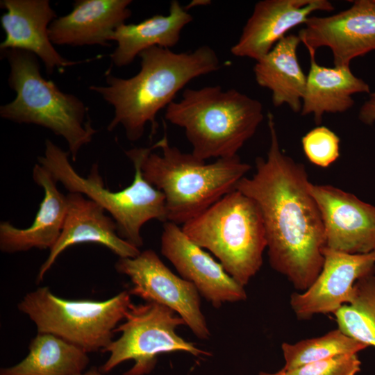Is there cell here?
I'll return each instance as SVG.
<instances>
[{
	"mask_svg": "<svg viewBox=\"0 0 375 375\" xmlns=\"http://www.w3.org/2000/svg\"><path fill=\"white\" fill-rule=\"evenodd\" d=\"M267 125L270 144L267 157L256 158L255 173L242 178L236 190L255 201L261 211L270 266L303 292L323 266L322 219L309 191L306 167L281 150L271 112Z\"/></svg>",
	"mask_w": 375,
	"mask_h": 375,
	"instance_id": "obj_1",
	"label": "cell"
},
{
	"mask_svg": "<svg viewBox=\"0 0 375 375\" xmlns=\"http://www.w3.org/2000/svg\"><path fill=\"white\" fill-rule=\"evenodd\" d=\"M139 57L140 69L135 76L122 78L108 70L106 85L89 87L114 108L108 131L122 125L131 142L143 136L148 122L152 137L157 131L158 112L174 101L176 94L192 79L220 68L217 53L207 45L180 53L155 46L143 51Z\"/></svg>",
	"mask_w": 375,
	"mask_h": 375,
	"instance_id": "obj_2",
	"label": "cell"
},
{
	"mask_svg": "<svg viewBox=\"0 0 375 375\" xmlns=\"http://www.w3.org/2000/svg\"><path fill=\"white\" fill-rule=\"evenodd\" d=\"M251 169L238 156L206 163L169 145L166 132L153 145L143 147L141 162L145 180L165 196L167 222L177 225L235 190Z\"/></svg>",
	"mask_w": 375,
	"mask_h": 375,
	"instance_id": "obj_3",
	"label": "cell"
},
{
	"mask_svg": "<svg viewBox=\"0 0 375 375\" xmlns=\"http://www.w3.org/2000/svg\"><path fill=\"white\" fill-rule=\"evenodd\" d=\"M263 117L259 101L219 85L184 90L182 99L172 101L165 113L167 121L184 129L192 153L203 161L238 156Z\"/></svg>",
	"mask_w": 375,
	"mask_h": 375,
	"instance_id": "obj_4",
	"label": "cell"
},
{
	"mask_svg": "<svg viewBox=\"0 0 375 375\" xmlns=\"http://www.w3.org/2000/svg\"><path fill=\"white\" fill-rule=\"evenodd\" d=\"M10 68L8 84L15 91L13 101L0 108V116L19 124H33L63 138L73 162L81 149L97 131L88 108L76 96L63 92L40 73L38 57L32 53L8 49L1 52Z\"/></svg>",
	"mask_w": 375,
	"mask_h": 375,
	"instance_id": "obj_5",
	"label": "cell"
},
{
	"mask_svg": "<svg viewBox=\"0 0 375 375\" xmlns=\"http://www.w3.org/2000/svg\"><path fill=\"white\" fill-rule=\"evenodd\" d=\"M142 153L143 147L125 151L133 162L134 178L131 185L117 192L105 186L98 163L92 165L87 177L81 176L69 162V153L49 139L38 161L69 192L82 194L100 205L116 222L119 235L140 249L144 243L141 229L145 223L152 219L167 222L163 193L143 176Z\"/></svg>",
	"mask_w": 375,
	"mask_h": 375,
	"instance_id": "obj_6",
	"label": "cell"
},
{
	"mask_svg": "<svg viewBox=\"0 0 375 375\" xmlns=\"http://www.w3.org/2000/svg\"><path fill=\"white\" fill-rule=\"evenodd\" d=\"M181 228L194 243L215 255L226 272L243 286L262 265L267 238L261 211L255 201L237 190Z\"/></svg>",
	"mask_w": 375,
	"mask_h": 375,
	"instance_id": "obj_7",
	"label": "cell"
},
{
	"mask_svg": "<svg viewBox=\"0 0 375 375\" xmlns=\"http://www.w3.org/2000/svg\"><path fill=\"white\" fill-rule=\"evenodd\" d=\"M131 296L124 290L105 301L71 300L42 287L27 293L17 307L35 324L38 333L57 335L87 353L102 352L124 319Z\"/></svg>",
	"mask_w": 375,
	"mask_h": 375,
	"instance_id": "obj_8",
	"label": "cell"
},
{
	"mask_svg": "<svg viewBox=\"0 0 375 375\" xmlns=\"http://www.w3.org/2000/svg\"><path fill=\"white\" fill-rule=\"evenodd\" d=\"M182 325H185L184 320L165 306L154 302L131 303L124 322L115 331L121 332L120 337L102 351L110 355L99 369L106 374L131 360L134 364L124 375H147L154 369L158 356L164 353L181 351L196 357L210 356V352L177 334L176 328Z\"/></svg>",
	"mask_w": 375,
	"mask_h": 375,
	"instance_id": "obj_9",
	"label": "cell"
},
{
	"mask_svg": "<svg viewBox=\"0 0 375 375\" xmlns=\"http://www.w3.org/2000/svg\"><path fill=\"white\" fill-rule=\"evenodd\" d=\"M115 268L130 278L133 285L128 290L131 295L170 308L198 338H210L201 308V295L196 287L173 273L153 250L140 251L135 258H119Z\"/></svg>",
	"mask_w": 375,
	"mask_h": 375,
	"instance_id": "obj_10",
	"label": "cell"
},
{
	"mask_svg": "<svg viewBox=\"0 0 375 375\" xmlns=\"http://www.w3.org/2000/svg\"><path fill=\"white\" fill-rule=\"evenodd\" d=\"M351 2L336 14L310 16L298 34L308 51L329 48L335 67L349 66L355 58L375 49V0Z\"/></svg>",
	"mask_w": 375,
	"mask_h": 375,
	"instance_id": "obj_11",
	"label": "cell"
},
{
	"mask_svg": "<svg viewBox=\"0 0 375 375\" xmlns=\"http://www.w3.org/2000/svg\"><path fill=\"white\" fill-rule=\"evenodd\" d=\"M321 213L325 247L351 254L375 251V206L330 185L309 183Z\"/></svg>",
	"mask_w": 375,
	"mask_h": 375,
	"instance_id": "obj_12",
	"label": "cell"
},
{
	"mask_svg": "<svg viewBox=\"0 0 375 375\" xmlns=\"http://www.w3.org/2000/svg\"><path fill=\"white\" fill-rule=\"evenodd\" d=\"M160 250L180 276L192 283L213 307L219 308L224 303L247 299L244 286L230 276L220 262L190 240L178 225L171 222L164 223Z\"/></svg>",
	"mask_w": 375,
	"mask_h": 375,
	"instance_id": "obj_13",
	"label": "cell"
},
{
	"mask_svg": "<svg viewBox=\"0 0 375 375\" xmlns=\"http://www.w3.org/2000/svg\"><path fill=\"white\" fill-rule=\"evenodd\" d=\"M322 253L323 266L313 283L306 290L290 296V306L299 319L334 313L350 302L359 278L375 273V251L351 254L324 247Z\"/></svg>",
	"mask_w": 375,
	"mask_h": 375,
	"instance_id": "obj_14",
	"label": "cell"
},
{
	"mask_svg": "<svg viewBox=\"0 0 375 375\" xmlns=\"http://www.w3.org/2000/svg\"><path fill=\"white\" fill-rule=\"evenodd\" d=\"M66 197L67 206L62 228L40 267L38 283L43 280L60 253L75 244H99L122 258H135L140 253V249L119 235L116 222L100 205L77 192H69Z\"/></svg>",
	"mask_w": 375,
	"mask_h": 375,
	"instance_id": "obj_15",
	"label": "cell"
},
{
	"mask_svg": "<svg viewBox=\"0 0 375 375\" xmlns=\"http://www.w3.org/2000/svg\"><path fill=\"white\" fill-rule=\"evenodd\" d=\"M328 0H262L258 1L231 52L257 61L269 53L292 28L304 24L316 11L331 12Z\"/></svg>",
	"mask_w": 375,
	"mask_h": 375,
	"instance_id": "obj_16",
	"label": "cell"
},
{
	"mask_svg": "<svg viewBox=\"0 0 375 375\" xmlns=\"http://www.w3.org/2000/svg\"><path fill=\"white\" fill-rule=\"evenodd\" d=\"M0 4L6 10L1 17V26L6 33L0 44L1 52L19 49L32 53L42 60L48 74H51L56 69H63L91 60H69L53 47L48 29L57 15L49 1L1 0Z\"/></svg>",
	"mask_w": 375,
	"mask_h": 375,
	"instance_id": "obj_17",
	"label": "cell"
},
{
	"mask_svg": "<svg viewBox=\"0 0 375 375\" xmlns=\"http://www.w3.org/2000/svg\"><path fill=\"white\" fill-rule=\"evenodd\" d=\"M131 0H77L68 14L56 17L48 33L53 44L110 46L115 29L131 16Z\"/></svg>",
	"mask_w": 375,
	"mask_h": 375,
	"instance_id": "obj_18",
	"label": "cell"
},
{
	"mask_svg": "<svg viewBox=\"0 0 375 375\" xmlns=\"http://www.w3.org/2000/svg\"><path fill=\"white\" fill-rule=\"evenodd\" d=\"M34 182L44 190V198L32 224L17 228L8 221L0 223V249L13 253L32 249L49 250L57 242L67 212V197L58 189L56 181L39 163L33 169Z\"/></svg>",
	"mask_w": 375,
	"mask_h": 375,
	"instance_id": "obj_19",
	"label": "cell"
},
{
	"mask_svg": "<svg viewBox=\"0 0 375 375\" xmlns=\"http://www.w3.org/2000/svg\"><path fill=\"white\" fill-rule=\"evenodd\" d=\"M310 66L302 99L301 115H313L320 124L325 113H342L354 104L352 95L370 93L369 85L356 76L349 66L326 67L315 60L314 51H308Z\"/></svg>",
	"mask_w": 375,
	"mask_h": 375,
	"instance_id": "obj_20",
	"label": "cell"
},
{
	"mask_svg": "<svg viewBox=\"0 0 375 375\" xmlns=\"http://www.w3.org/2000/svg\"><path fill=\"white\" fill-rule=\"evenodd\" d=\"M192 20L185 7L173 0L167 15L157 14L140 23L120 25L110 39L117 42L110 55L112 63L117 67L126 66L151 47H173L178 42L183 28Z\"/></svg>",
	"mask_w": 375,
	"mask_h": 375,
	"instance_id": "obj_21",
	"label": "cell"
},
{
	"mask_svg": "<svg viewBox=\"0 0 375 375\" xmlns=\"http://www.w3.org/2000/svg\"><path fill=\"white\" fill-rule=\"evenodd\" d=\"M300 43L298 35H285L253 67L256 83L272 92L274 106L287 104L294 112H301L306 84L297 54Z\"/></svg>",
	"mask_w": 375,
	"mask_h": 375,
	"instance_id": "obj_22",
	"label": "cell"
},
{
	"mask_svg": "<svg viewBox=\"0 0 375 375\" xmlns=\"http://www.w3.org/2000/svg\"><path fill=\"white\" fill-rule=\"evenodd\" d=\"M90 362L88 353L51 333H38L28 353L17 364L0 369V375H76Z\"/></svg>",
	"mask_w": 375,
	"mask_h": 375,
	"instance_id": "obj_23",
	"label": "cell"
},
{
	"mask_svg": "<svg viewBox=\"0 0 375 375\" xmlns=\"http://www.w3.org/2000/svg\"><path fill=\"white\" fill-rule=\"evenodd\" d=\"M333 314L342 332L367 347H375V273L359 278L350 302Z\"/></svg>",
	"mask_w": 375,
	"mask_h": 375,
	"instance_id": "obj_24",
	"label": "cell"
},
{
	"mask_svg": "<svg viewBox=\"0 0 375 375\" xmlns=\"http://www.w3.org/2000/svg\"><path fill=\"white\" fill-rule=\"evenodd\" d=\"M368 347L345 335L339 328L322 336L291 344L283 342L281 349L285 360L283 370H290L303 365L338 355L358 353Z\"/></svg>",
	"mask_w": 375,
	"mask_h": 375,
	"instance_id": "obj_25",
	"label": "cell"
},
{
	"mask_svg": "<svg viewBox=\"0 0 375 375\" xmlns=\"http://www.w3.org/2000/svg\"><path fill=\"white\" fill-rule=\"evenodd\" d=\"M339 137L330 128L318 126L301 139L304 154L315 165L328 167L340 157Z\"/></svg>",
	"mask_w": 375,
	"mask_h": 375,
	"instance_id": "obj_26",
	"label": "cell"
},
{
	"mask_svg": "<svg viewBox=\"0 0 375 375\" xmlns=\"http://www.w3.org/2000/svg\"><path fill=\"white\" fill-rule=\"evenodd\" d=\"M361 361L357 353L338 355L290 370L280 371L282 375H357Z\"/></svg>",
	"mask_w": 375,
	"mask_h": 375,
	"instance_id": "obj_27",
	"label": "cell"
},
{
	"mask_svg": "<svg viewBox=\"0 0 375 375\" xmlns=\"http://www.w3.org/2000/svg\"><path fill=\"white\" fill-rule=\"evenodd\" d=\"M359 119L365 124L371 125L375 122V97H370L360 107Z\"/></svg>",
	"mask_w": 375,
	"mask_h": 375,
	"instance_id": "obj_28",
	"label": "cell"
},
{
	"mask_svg": "<svg viewBox=\"0 0 375 375\" xmlns=\"http://www.w3.org/2000/svg\"><path fill=\"white\" fill-rule=\"evenodd\" d=\"M209 3H210V1L208 0H194L192 1L188 6H185V8L188 10V9L194 6H204Z\"/></svg>",
	"mask_w": 375,
	"mask_h": 375,
	"instance_id": "obj_29",
	"label": "cell"
},
{
	"mask_svg": "<svg viewBox=\"0 0 375 375\" xmlns=\"http://www.w3.org/2000/svg\"><path fill=\"white\" fill-rule=\"evenodd\" d=\"M76 375H104V374L102 373L99 369L92 368L87 372H83Z\"/></svg>",
	"mask_w": 375,
	"mask_h": 375,
	"instance_id": "obj_30",
	"label": "cell"
},
{
	"mask_svg": "<svg viewBox=\"0 0 375 375\" xmlns=\"http://www.w3.org/2000/svg\"><path fill=\"white\" fill-rule=\"evenodd\" d=\"M259 375H282L280 372V371H278L275 373H267V372H260Z\"/></svg>",
	"mask_w": 375,
	"mask_h": 375,
	"instance_id": "obj_31",
	"label": "cell"
},
{
	"mask_svg": "<svg viewBox=\"0 0 375 375\" xmlns=\"http://www.w3.org/2000/svg\"><path fill=\"white\" fill-rule=\"evenodd\" d=\"M370 97H375V92L370 94Z\"/></svg>",
	"mask_w": 375,
	"mask_h": 375,
	"instance_id": "obj_32",
	"label": "cell"
}]
</instances>
